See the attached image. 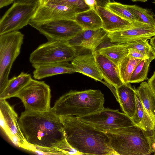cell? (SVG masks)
<instances>
[{"instance_id":"2e32d148","label":"cell","mask_w":155,"mask_h":155,"mask_svg":"<svg viewBox=\"0 0 155 155\" xmlns=\"http://www.w3.org/2000/svg\"><path fill=\"white\" fill-rule=\"evenodd\" d=\"M95 9L102 20V28L108 32L141 25H136L121 18L106 7L97 6Z\"/></svg>"},{"instance_id":"74e56055","label":"cell","mask_w":155,"mask_h":155,"mask_svg":"<svg viewBox=\"0 0 155 155\" xmlns=\"http://www.w3.org/2000/svg\"><path fill=\"white\" fill-rule=\"evenodd\" d=\"M97 6L101 7H106L107 5L110 2V0H95Z\"/></svg>"},{"instance_id":"d6986e66","label":"cell","mask_w":155,"mask_h":155,"mask_svg":"<svg viewBox=\"0 0 155 155\" xmlns=\"http://www.w3.org/2000/svg\"><path fill=\"white\" fill-rule=\"evenodd\" d=\"M35 68L33 76L35 79L40 80L54 75L72 74L77 70L68 61L56 62L39 65L33 66Z\"/></svg>"},{"instance_id":"836d02e7","label":"cell","mask_w":155,"mask_h":155,"mask_svg":"<svg viewBox=\"0 0 155 155\" xmlns=\"http://www.w3.org/2000/svg\"><path fill=\"white\" fill-rule=\"evenodd\" d=\"M147 83L155 95V71L154 72L151 77L148 79Z\"/></svg>"},{"instance_id":"7402d4cb","label":"cell","mask_w":155,"mask_h":155,"mask_svg":"<svg viewBox=\"0 0 155 155\" xmlns=\"http://www.w3.org/2000/svg\"><path fill=\"white\" fill-rule=\"evenodd\" d=\"M136 112L132 120L135 125L145 131L150 132L153 129L154 122L144 107L136 91Z\"/></svg>"},{"instance_id":"e575fe53","label":"cell","mask_w":155,"mask_h":155,"mask_svg":"<svg viewBox=\"0 0 155 155\" xmlns=\"http://www.w3.org/2000/svg\"><path fill=\"white\" fill-rule=\"evenodd\" d=\"M40 0H14V3L25 4H39Z\"/></svg>"},{"instance_id":"1f68e13d","label":"cell","mask_w":155,"mask_h":155,"mask_svg":"<svg viewBox=\"0 0 155 155\" xmlns=\"http://www.w3.org/2000/svg\"><path fill=\"white\" fill-rule=\"evenodd\" d=\"M117 43L111 41L107 35L105 39L96 48L93 53L97 52L101 49L115 45Z\"/></svg>"},{"instance_id":"30bf717a","label":"cell","mask_w":155,"mask_h":155,"mask_svg":"<svg viewBox=\"0 0 155 155\" xmlns=\"http://www.w3.org/2000/svg\"><path fill=\"white\" fill-rule=\"evenodd\" d=\"M39 5L14 3L0 19V35L18 31L29 25Z\"/></svg>"},{"instance_id":"3957f363","label":"cell","mask_w":155,"mask_h":155,"mask_svg":"<svg viewBox=\"0 0 155 155\" xmlns=\"http://www.w3.org/2000/svg\"><path fill=\"white\" fill-rule=\"evenodd\" d=\"M104 101V95L99 90H70L58 99L51 109L59 117H80L102 110Z\"/></svg>"},{"instance_id":"7bdbcfd3","label":"cell","mask_w":155,"mask_h":155,"mask_svg":"<svg viewBox=\"0 0 155 155\" xmlns=\"http://www.w3.org/2000/svg\"></svg>"},{"instance_id":"277c9868","label":"cell","mask_w":155,"mask_h":155,"mask_svg":"<svg viewBox=\"0 0 155 155\" xmlns=\"http://www.w3.org/2000/svg\"><path fill=\"white\" fill-rule=\"evenodd\" d=\"M110 146L120 155H149L152 153L148 132L136 125L106 130Z\"/></svg>"},{"instance_id":"ab89813d","label":"cell","mask_w":155,"mask_h":155,"mask_svg":"<svg viewBox=\"0 0 155 155\" xmlns=\"http://www.w3.org/2000/svg\"><path fill=\"white\" fill-rule=\"evenodd\" d=\"M53 0H40L39 5L47 4Z\"/></svg>"},{"instance_id":"ffe728a7","label":"cell","mask_w":155,"mask_h":155,"mask_svg":"<svg viewBox=\"0 0 155 155\" xmlns=\"http://www.w3.org/2000/svg\"><path fill=\"white\" fill-rule=\"evenodd\" d=\"M74 20L83 30H95L102 28V21L95 8L76 14Z\"/></svg>"},{"instance_id":"603a6c76","label":"cell","mask_w":155,"mask_h":155,"mask_svg":"<svg viewBox=\"0 0 155 155\" xmlns=\"http://www.w3.org/2000/svg\"><path fill=\"white\" fill-rule=\"evenodd\" d=\"M136 91L154 123L155 121V95L148 83L142 82Z\"/></svg>"},{"instance_id":"e0dca14e","label":"cell","mask_w":155,"mask_h":155,"mask_svg":"<svg viewBox=\"0 0 155 155\" xmlns=\"http://www.w3.org/2000/svg\"><path fill=\"white\" fill-rule=\"evenodd\" d=\"M73 67L79 72L101 81L103 79L97 65L94 54H77L71 61Z\"/></svg>"},{"instance_id":"4316f807","label":"cell","mask_w":155,"mask_h":155,"mask_svg":"<svg viewBox=\"0 0 155 155\" xmlns=\"http://www.w3.org/2000/svg\"><path fill=\"white\" fill-rule=\"evenodd\" d=\"M153 59L147 58L142 60L134 70L130 83H139L147 79V75L150 63Z\"/></svg>"},{"instance_id":"ba28073f","label":"cell","mask_w":155,"mask_h":155,"mask_svg":"<svg viewBox=\"0 0 155 155\" xmlns=\"http://www.w3.org/2000/svg\"><path fill=\"white\" fill-rule=\"evenodd\" d=\"M77 117L103 132L135 125L131 119L124 113L120 112L118 110L108 108H104L99 111Z\"/></svg>"},{"instance_id":"9a60e30c","label":"cell","mask_w":155,"mask_h":155,"mask_svg":"<svg viewBox=\"0 0 155 155\" xmlns=\"http://www.w3.org/2000/svg\"><path fill=\"white\" fill-rule=\"evenodd\" d=\"M92 53L103 79L107 83L115 88L124 84L120 77L117 65L101 53Z\"/></svg>"},{"instance_id":"cb8c5ba5","label":"cell","mask_w":155,"mask_h":155,"mask_svg":"<svg viewBox=\"0 0 155 155\" xmlns=\"http://www.w3.org/2000/svg\"><path fill=\"white\" fill-rule=\"evenodd\" d=\"M128 52V49L126 44L117 43L96 52L105 55L118 65L122 60L127 55Z\"/></svg>"},{"instance_id":"8d00e7d4","label":"cell","mask_w":155,"mask_h":155,"mask_svg":"<svg viewBox=\"0 0 155 155\" xmlns=\"http://www.w3.org/2000/svg\"><path fill=\"white\" fill-rule=\"evenodd\" d=\"M14 0H0V8H2L14 2Z\"/></svg>"},{"instance_id":"f35d334b","label":"cell","mask_w":155,"mask_h":155,"mask_svg":"<svg viewBox=\"0 0 155 155\" xmlns=\"http://www.w3.org/2000/svg\"><path fill=\"white\" fill-rule=\"evenodd\" d=\"M150 44L155 51V36L150 39Z\"/></svg>"},{"instance_id":"52a82bcc","label":"cell","mask_w":155,"mask_h":155,"mask_svg":"<svg viewBox=\"0 0 155 155\" xmlns=\"http://www.w3.org/2000/svg\"><path fill=\"white\" fill-rule=\"evenodd\" d=\"M14 97L21 100L25 111L40 112L51 108V90L44 81L32 79Z\"/></svg>"},{"instance_id":"83f0119b","label":"cell","mask_w":155,"mask_h":155,"mask_svg":"<svg viewBox=\"0 0 155 155\" xmlns=\"http://www.w3.org/2000/svg\"><path fill=\"white\" fill-rule=\"evenodd\" d=\"M126 6L142 22L155 27V15L150 10L136 5H126Z\"/></svg>"},{"instance_id":"484cf974","label":"cell","mask_w":155,"mask_h":155,"mask_svg":"<svg viewBox=\"0 0 155 155\" xmlns=\"http://www.w3.org/2000/svg\"><path fill=\"white\" fill-rule=\"evenodd\" d=\"M142 59H134L126 56L118 66L121 79L124 84L130 83L131 75L137 65Z\"/></svg>"},{"instance_id":"8992f818","label":"cell","mask_w":155,"mask_h":155,"mask_svg":"<svg viewBox=\"0 0 155 155\" xmlns=\"http://www.w3.org/2000/svg\"><path fill=\"white\" fill-rule=\"evenodd\" d=\"M24 37L18 31L0 35V94L8 84L9 74L20 54Z\"/></svg>"},{"instance_id":"d4e9b609","label":"cell","mask_w":155,"mask_h":155,"mask_svg":"<svg viewBox=\"0 0 155 155\" xmlns=\"http://www.w3.org/2000/svg\"><path fill=\"white\" fill-rule=\"evenodd\" d=\"M106 7L119 16L136 25H140L147 24L142 22L134 15L127 8L126 5L116 2H110Z\"/></svg>"},{"instance_id":"5b68a950","label":"cell","mask_w":155,"mask_h":155,"mask_svg":"<svg viewBox=\"0 0 155 155\" xmlns=\"http://www.w3.org/2000/svg\"><path fill=\"white\" fill-rule=\"evenodd\" d=\"M77 48L67 41H48L39 45L30 54L32 66L64 61H71L77 55Z\"/></svg>"},{"instance_id":"d590c367","label":"cell","mask_w":155,"mask_h":155,"mask_svg":"<svg viewBox=\"0 0 155 155\" xmlns=\"http://www.w3.org/2000/svg\"><path fill=\"white\" fill-rule=\"evenodd\" d=\"M85 4L90 8H95L97 4L95 0H84Z\"/></svg>"},{"instance_id":"9c48e42d","label":"cell","mask_w":155,"mask_h":155,"mask_svg":"<svg viewBox=\"0 0 155 155\" xmlns=\"http://www.w3.org/2000/svg\"><path fill=\"white\" fill-rule=\"evenodd\" d=\"M29 25L44 35L48 41H67L83 30L74 20L70 19L39 22L30 21Z\"/></svg>"},{"instance_id":"7c38bea8","label":"cell","mask_w":155,"mask_h":155,"mask_svg":"<svg viewBox=\"0 0 155 155\" xmlns=\"http://www.w3.org/2000/svg\"><path fill=\"white\" fill-rule=\"evenodd\" d=\"M107 36L112 42L123 44L137 40H148L155 36V27L145 24L108 32Z\"/></svg>"},{"instance_id":"60d3db41","label":"cell","mask_w":155,"mask_h":155,"mask_svg":"<svg viewBox=\"0 0 155 155\" xmlns=\"http://www.w3.org/2000/svg\"><path fill=\"white\" fill-rule=\"evenodd\" d=\"M133 2H145L148 0H131Z\"/></svg>"},{"instance_id":"8fae6325","label":"cell","mask_w":155,"mask_h":155,"mask_svg":"<svg viewBox=\"0 0 155 155\" xmlns=\"http://www.w3.org/2000/svg\"><path fill=\"white\" fill-rule=\"evenodd\" d=\"M1 129L15 146L23 149L28 143L20 129L18 115L5 99L0 100Z\"/></svg>"},{"instance_id":"4fadbf2b","label":"cell","mask_w":155,"mask_h":155,"mask_svg":"<svg viewBox=\"0 0 155 155\" xmlns=\"http://www.w3.org/2000/svg\"><path fill=\"white\" fill-rule=\"evenodd\" d=\"M76 13L67 6L47 3L39 5L30 21L39 22L61 19L74 20Z\"/></svg>"},{"instance_id":"7a4b0ae2","label":"cell","mask_w":155,"mask_h":155,"mask_svg":"<svg viewBox=\"0 0 155 155\" xmlns=\"http://www.w3.org/2000/svg\"><path fill=\"white\" fill-rule=\"evenodd\" d=\"M59 117L67 142L80 155H117L104 132L83 122L77 117Z\"/></svg>"},{"instance_id":"f546056e","label":"cell","mask_w":155,"mask_h":155,"mask_svg":"<svg viewBox=\"0 0 155 155\" xmlns=\"http://www.w3.org/2000/svg\"><path fill=\"white\" fill-rule=\"evenodd\" d=\"M48 3L68 6L72 9L76 14L91 8L85 4L84 0H53Z\"/></svg>"},{"instance_id":"b9f144b4","label":"cell","mask_w":155,"mask_h":155,"mask_svg":"<svg viewBox=\"0 0 155 155\" xmlns=\"http://www.w3.org/2000/svg\"><path fill=\"white\" fill-rule=\"evenodd\" d=\"M154 1L153 2V3H155V0H154Z\"/></svg>"},{"instance_id":"d6a6232c","label":"cell","mask_w":155,"mask_h":155,"mask_svg":"<svg viewBox=\"0 0 155 155\" xmlns=\"http://www.w3.org/2000/svg\"><path fill=\"white\" fill-rule=\"evenodd\" d=\"M154 126L152 131L148 133L150 138L152 153H154L155 154V121L154 123Z\"/></svg>"},{"instance_id":"ac0fdd59","label":"cell","mask_w":155,"mask_h":155,"mask_svg":"<svg viewBox=\"0 0 155 155\" xmlns=\"http://www.w3.org/2000/svg\"><path fill=\"white\" fill-rule=\"evenodd\" d=\"M115 89L117 101L124 113L132 119L136 112V89L129 83H124Z\"/></svg>"},{"instance_id":"f1b7e54d","label":"cell","mask_w":155,"mask_h":155,"mask_svg":"<svg viewBox=\"0 0 155 155\" xmlns=\"http://www.w3.org/2000/svg\"><path fill=\"white\" fill-rule=\"evenodd\" d=\"M126 44L128 48L135 49L148 58L155 59V51L149 44L148 40H137L129 41Z\"/></svg>"},{"instance_id":"6da1fadb","label":"cell","mask_w":155,"mask_h":155,"mask_svg":"<svg viewBox=\"0 0 155 155\" xmlns=\"http://www.w3.org/2000/svg\"><path fill=\"white\" fill-rule=\"evenodd\" d=\"M18 123L28 143L57 148L64 155H80L67 142L60 117L51 109L40 112L25 111L21 113Z\"/></svg>"},{"instance_id":"4dcf8cb0","label":"cell","mask_w":155,"mask_h":155,"mask_svg":"<svg viewBox=\"0 0 155 155\" xmlns=\"http://www.w3.org/2000/svg\"><path fill=\"white\" fill-rule=\"evenodd\" d=\"M127 56L134 59H143L148 58L139 51L132 48H128Z\"/></svg>"},{"instance_id":"5bb4252c","label":"cell","mask_w":155,"mask_h":155,"mask_svg":"<svg viewBox=\"0 0 155 155\" xmlns=\"http://www.w3.org/2000/svg\"><path fill=\"white\" fill-rule=\"evenodd\" d=\"M108 32L101 28L95 30H83L67 41L71 46L94 52L96 48L107 37Z\"/></svg>"},{"instance_id":"44dd1931","label":"cell","mask_w":155,"mask_h":155,"mask_svg":"<svg viewBox=\"0 0 155 155\" xmlns=\"http://www.w3.org/2000/svg\"><path fill=\"white\" fill-rule=\"evenodd\" d=\"M32 79L30 74L21 72L18 76L9 79L5 88L0 94V100L14 97Z\"/></svg>"}]
</instances>
